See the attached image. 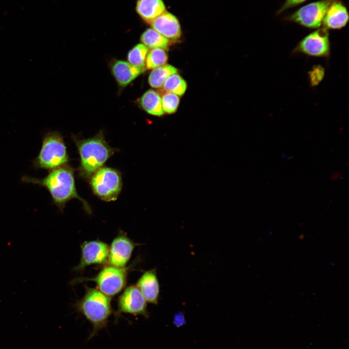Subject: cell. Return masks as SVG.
I'll return each mask as SVG.
<instances>
[{"mask_svg": "<svg viewBox=\"0 0 349 349\" xmlns=\"http://www.w3.org/2000/svg\"><path fill=\"white\" fill-rule=\"evenodd\" d=\"M75 307L92 325L89 339L107 326L112 312L109 297L96 289L88 287H86L85 295L77 302Z\"/></svg>", "mask_w": 349, "mask_h": 349, "instance_id": "obj_3", "label": "cell"}, {"mask_svg": "<svg viewBox=\"0 0 349 349\" xmlns=\"http://www.w3.org/2000/svg\"><path fill=\"white\" fill-rule=\"evenodd\" d=\"M349 20V11L346 4L342 0H333L325 14L322 25L327 30H339L345 27Z\"/></svg>", "mask_w": 349, "mask_h": 349, "instance_id": "obj_13", "label": "cell"}, {"mask_svg": "<svg viewBox=\"0 0 349 349\" xmlns=\"http://www.w3.org/2000/svg\"><path fill=\"white\" fill-rule=\"evenodd\" d=\"M324 76V69L320 65L315 66L309 72L311 85L316 86L321 81Z\"/></svg>", "mask_w": 349, "mask_h": 349, "instance_id": "obj_24", "label": "cell"}, {"mask_svg": "<svg viewBox=\"0 0 349 349\" xmlns=\"http://www.w3.org/2000/svg\"><path fill=\"white\" fill-rule=\"evenodd\" d=\"M162 87L166 92L181 96L185 93L187 84L186 81L181 76L177 73H174L167 79Z\"/></svg>", "mask_w": 349, "mask_h": 349, "instance_id": "obj_21", "label": "cell"}, {"mask_svg": "<svg viewBox=\"0 0 349 349\" xmlns=\"http://www.w3.org/2000/svg\"><path fill=\"white\" fill-rule=\"evenodd\" d=\"M138 288L146 301L157 304L159 296V284L155 269L146 271L137 282Z\"/></svg>", "mask_w": 349, "mask_h": 349, "instance_id": "obj_14", "label": "cell"}, {"mask_svg": "<svg viewBox=\"0 0 349 349\" xmlns=\"http://www.w3.org/2000/svg\"><path fill=\"white\" fill-rule=\"evenodd\" d=\"M24 183L38 185L49 192L53 204L63 212L66 204L76 198L80 201L85 211L91 214L92 210L87 202L82 198L77 191L74 170L69 164H65L49 171L47 176L38 178L24 175L21 177Z\"/></svg>", "mask_w": 349, "mask_h": 349, "instance_id": "obj_1", "label": "cell"}, {"mask_svg": "<svg viewBox=\"0 0 349 349\" xmlns=\"http://www.w3.org/2000/svg\"><path fill=\"white\" fill-rule=\"evenodd\" d=\"M161 98L164 113L172 114L176 111L180 100L178 95L166 92L162 95Z\"/></svg>", "mask_w": 349, "mask_h": 349, "instance_id": "obj_23", "label": "cell"}, {"mask_svg": "<svg viewBox=\"0 0 349 349\" xmlns=\"http://www.w3.org/2000/svg\"><path fill=\"white\" fill-rule=\"evenodd\" d=\"M307 0H285L281 7L277 10L276 15H278L285 11L297 6Z\"/></svg>", "mask_w": 349, "mask_h": 349, "instance_id": "obj_25", "label": "cell"}, {"mask_svg": "<svg viewBox=\"0 0 349 349\" xmlns=\"http://www.w3.org/2000/svg\"><path fill=\"white\" fill-rule=\"evenodd\" d=\"M118 313H128L148 317L147 301L136 286L127 287L118 300Z\"/></svg>", "mask_w": 349, "mask_h": 349, "instance_id": "obj_9", "label": "cell"}, {"mask_svg": "<svg viewBox=\"0 0 349 349\" xmlns=\"http://www.w3.org/2000/svg\"><path fill=\"white\" fill-rule=\"evenodd\" d=\"M79 156V176L88 180L117 151L106 141L103 131L94 137L84 139L73 138Z\"/></svg>", "mask_w": 349, "mask_h": 349, "instance_id": "obj_2", "label": "cell"}, {"mask_svg": "<svg viewBox=\"0 0 349 349\" xmlns=\"http://www.w3.org/2000/svg\"><path fill=\"white\" fill-rule=\"evenodd\" d=\"M111 71L118 85L121 88L129 85L145 71L127 62L120 60L112 63Z\"/></svg>", "mask_w": 349, "mask_h": 349, "instance_id": "obj_15", "label": "cell"}, {"mask_svg": "<svg viewBox=\"0 0 349 349\" xmlns=\"http://www.w3.org/2000/svg\"><path fill=\"white\" fill-rule=\"evenodd\" d=\"M135 10L140 18L149 24L166 8L163 0H137Z\"/></svg>", "mask_w": 349, "mask_h": 349, "instance_id": "obj_16", "label": "cell"}, {"mask_svg": "<svg viewBox=\"0 0 349 349\" xmlns=\"http://www.w3.org/2000/svg\"><path fill=\"white\" fill-rule=\"evenodd\" d=\"M81 255L80 262L75 268L81 271L92 264H101L107 261L109 246L99 240L85 241L81 246Z\"/></svg>", "mask_w": 349, "mask_h": 349, "instance_id": "obj_10", "label": "cell"}, {"mask_svg": "<svg viewBox=\"0 0 349 349\" xmlns=\"http://www.w3.org/2000/svg\"><path fill=\"white\" fill-rule=\"evenodd\" d=\"M139 104L144 111L152 115L161 116L164 113L161 97L154 90L146 91L140 98Z\"/></svg>", "mask_w": 349, "mask_h": 349, "instance_id": "obj_17", "label": "cell"}, {"mask_svg": "<svg viewBox=\"0 0 349 349\" xmlns=\"http://www.w3.org/2000/svg\"><path fill=\"white\" fill-rule=\"evenodd\" d=\"M333 0H319L298 8L284 20L308 29L319 28L326 11Z\"/></svg>", "mask_w": 349, "mask_h": 349, "instance_id": "obj_6", "label": "cell"}, {"mask_svg": "<svg viewBox=\"0 0 349 349\" xmlns=\"http://www.w3.org/2000/svg\"><path fill=\"white\" fill-rule=\"evenodd\" d=\"M69 158L62 135L58 131L45 133L37 156L32 160L36 169L50 171L67 164Z\"/></svg>", "mask_w": 349, "mask_h": 349, "instance_id": "obj_4", "label": "cell"}, {"mask_svg": "<svg viewBox=\"0 0 349 349\" xmlns=\"http://www.w3.org/2000/svg\"><path fill=\"white\" fill-rule=\"evenodd\" d=\"M93 193L105 202L116 201L123 185L122 174L117 169L103 166L89 179Z\"/></svg>", "mask_w": 349, "mask_h": 349, "instance_id": "obj_5", "label": "cell"}, {"mask_svg": "<svg viewBox=\"0 0 349 349\" xmlns=\"http://www.w3.org/2000/svg\"><path fill=\"white\" fill-rule=\"evenodd\" d=\"M177 72V69L175 67L165 64L152 69L148 76V83L152 88H161L170 76Z\"/></svg>", "mask_w": 349, "mask_h": 349, "instance_id": "obj_19", "label": "cell"}, {"mask_svg": "<svg viewBox=\"0 0 349 349\" xmlns=\"http://www.w3.org/2000/svg\"><path fill=\"white\" fill-rule=\"evenodd\" d=\"M136 244L124 235H119L109 247L108 262L110 266L124 268L129 261Z\"/></svg>", "mask_w": 349, "mask_h": 349, "instance_id": "obj_11", "label": "cell"}, {"mask_svg": "<svg viewBox=\"0 0 349 349\" xmlns=\"http://www.w3.org/2000/svg\"><path fill=\"white\" fill-rule=\"evenodd\" d=\"M148 52V48L142 43L138 44L128 51L127 61L131 65L145 71V59Z\"/></svg>", "mask_w": 349, "mask_h": 349, "instance_id": "obj_20", "label": "cell"}, {"mask_svg": "<svg viewBox=\"0 0 349 349\" xmlns=\"http://www.w3.org/2000/svg\"><path fill=\"white\" fill-rule=\"evenodd\" d=\"M297 50L312 56L325 57L330 49L328 30L320 28L305 36L298 44Z\"/></svg>", "mask_w": 349, "mask_h": 349, "instance_id": "obj_8", "label": "cell"}, {"mask_svg": "<svg viewBox=\"0 0 349 349\" xmlns=\"http://www.w3.org/2000/svg\"><path fill=\"white\" fill-rule=\"evenodd\" d=\"M168 60V55L165 50L155 48L148 52L145 59L146 69L154 68L165 65Z\"/></svg>", "mask_w": 349, "mask_h": 349, "instance_id": "obj_22", "label": "cell"}, {"mask_svg": "<svg viewBox=\"0 0 349 349\" xmlns=\"http://www.w3.org/2000/svg\"><path fill=\"white\" fill-rule=\"evenodd\" d=\"M140 41L147 48H159L167 50L170 41L152 28L145 30L140 37Z\"/></svg>", "mask_w": 349, "mask_h": 349, "instance_id": "obj_18", "label": "cell"}, {"mask_svg": "<svg viewBox=\"0 0 349 349\" xmlns=\"http://www.w3.org/2000/svg\"><path fill=\"white\" fill-rule=\"evenodd\" d=\"M340 175V173L339 172H335L334 173V174H333L331 177L332 179L335 180L339 177V176Z\"/></svg>", "mask_w": 349, "mask_h": 349, "instance_id": "obj_26", "label": "cell"}, {"mask_svg": "<svg viewBox=\"0 0 349 349\" xmlns=\"http://www.w3.org/2000/svg\"><path fill=\"white\" fill-rule=\"evenodd\" d=\"M127 276V269L110 266L103 269L94 278H80L78 280L80 282H95L99 291L110 297L119 293L124 288L126 284Z\"/></svg>", "mask_w": 349, "mask_h": 349, "instance_id": "obj_7", "label": "cell"}, {"mask_svg": "<svg viewBox=\"0 0 349 349\" xmlns=\"http://www.w3.org/2000/svg\"><path fill=\"white\" fill-rule=\"evenodd\" d=\"M149 24L152 29L170 41H177L181 36V28L178 18L167 11L156 17Z\"/></svg>", "mask_w": 349, "mask_h": 349, "instance_id": "obj_12", "label": "cell"}]
</instances>
